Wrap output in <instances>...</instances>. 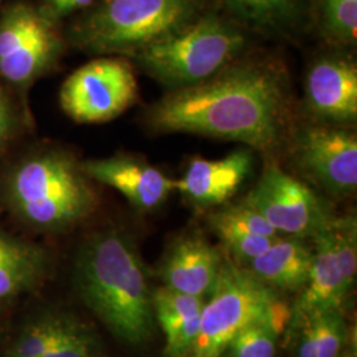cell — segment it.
<instances>
[{
  "instance_id": "5",
  "label": "cell",
  "mask_w": 357,
  "mask_h": 357,
  "mask_svg": "<svg viewBox=\"0 0 357 357\" xmlns=\"http://www.w3.org/2000/svg\"><path fill=\"white\" fill-rule=\"evenodd\" d=\"M245 43L240 26L216 13H203L176 33L128 59L162 85L175 90L215 76L243 52Z\"/></svg>"
},
{
  "instance_id": "12",
  "label": "cell",
  "mask_w": 357,
  "mask_h": 357,
  "mask_svg": "<svg viewBox=\"0 0 357 357\" xmlns=\"http://www.w3.org/2000/svg\"><path fill=\"white\" fill-rule=\"evenodd\" d=\"M305 94L310 113L326 125L342 128L355 125L356 63L343 54L320 57L307 72Z\"/></svg>"
},
{
  "instance_id": "26",
  "label": "cell",
  "mask_w": 357,
  "mask_h": 357,
  "mask_svg": "<svg viewBox=\"0 0 357 357\" xmlns=\"http://www.w3.org/2000/svg\"><path fill=\"white\" fill-rule=\"evenodd\" d=\"M41 357H94V343L86 332L75 327Z\"/></svg>"
},
{
  "instance_id": "1",
  "label": "cell",
  "mask_w": 357,
  "mask_h": 357,
  "mask_svg": "<svg viewBox=\"0 0 357 357\" xmlns=\"http://www.w3.org/2000/svg\"><path fill=\"white\" fill-rule=\"evenodd\" d=\"M287 89L281 72L266 61L227 65L200 84L169 90L149 107L156 132H184L241 142L273 151L282 142Z\"/></svg>"
},
{
  "instance_id": "27",
  "label": "cell",
  "mask_w": 357,
  "mask_h": 357,
  "mask_svg": "<svg viewBox=\"0 0 357 357\" xmlns=\"http://www.w3.org/2000/svg\"><path fill=\"white\" fill-rule=\"evenodd\" d=\"M17 128V118L8 97L0 89V155L7 149Z\"/></svg>"
},
{
  "instance_id": "9",
  "label": "cell",
  "mask_w": 357,
  "mask_h": 357,
  "mask_svg": "<svg viewBox=\"0 0 357 357\" xmlns=\"http://www.w3.org/2000/svg\"><path fill=\"white\" fill-rule=\"evenodd\" d=\"M138 100V82L122 56L100 57L65 79L60 105L79 123H103L125 113Z\"/></svg>"
},
{
  "instance_id": "19",
  "label": "cell",
  "mask_w": 357,
  "mask_h": 357,
  "mask_svg": "<svg viewBox=\"0 0 357 357\" xmlns=\"http://www.w3.org/2000/svg\"><path fill=\"white\" fill-rule=\"evenodd\" d=\"M245 26L265 33H289L301 26L306 0H222Z\"/></svg>"
},
{
  "instance_id": "15",
  "label": "cell",
  "mask_w": 357,
  "mask_h": 357,
  "mask_svg": "<svg viewBox=\"0 0 357 357\" xmlns=\"http://www.w3.org/2000/svg\"><path fill=\"white\" fill-rule=\"evenodd\" d=\"M222 255L197 234L180 237L169 248L162 275L165 286L178 293L208 298L212 293Z\"/></svg>"
},
{
  "instance_id": "21",
  "label": "cell",
  "mask_w": 357,
  "mask_h": 357,
  "mask_svg": "<svg viewBox=\"0 0 357 357\" xmlns=\"http://www.w3.org/2000/svg\"><path fill=\"white\" fill-rule=\"evenodd\" d=\"M281 331L271 320H258L231 339L225 354L228 357H274Z\"/></svg>"
},
{
  "instance_id": "20",
  "label": "cell",
  "mask_w": 357,
  "mask_h": 357,
  "mask_svg": "<svg viewBox=\"0 0 357 357\" xmlns=\"http://www.w3.org/2000/svg\"><path fill=\"white\" fill-rule=\"evenodd\" d=\"M320 26L327 38L343 45L357 40V0H317Z\"/></svg>"
},
{
  "instance_id": "23",
  "label": "cell",
  "mask_w": 357,
  "mask_h": 357,
  "mask_svg": "<svg viewBox=\"0 0 357 357\" xmlns=\"http://www.w3.org/2000/svg\"><path fill=\"white\" fill-rule=\"evenodd\" d=\"M75 327L59 319L44 320L35 324L13 345L11 357H41L59 344Z\"/></svg>"
},
{
  "instance_id": "10",
  "label": "cell",
  "mask_w": 357,
  "mask_h": 357,
  "mask_svg": "<svg viewBox=\"0 0 357 357\" xmlns=\"http://www.w3.org/2000/svg\"><path fill=\"white\" fill-rule=\"evenodd\" d=\"M243 202L278 233L302 238L314 236L333 217L315 192L275 165L265 167Z\"/></svg>"
},
{
  "instance_id": "14",
  "label": "cell",
  "mask_w": 357,
  "mask_h": 357,
  "mask_svg": "<svg viewBox=\"0 0 357 357\" xmlns=\"http://www.w3.org/2000/svg\"><path fill=\"white\" fill-rule=\"evenodd\" d=\"M253 168V156L248 150H237L216 160L195 158L175 190L192 203L213 206L227 203L238 191Z\"/></svg>"
},
{
  "instance_id": "28",
  "label": "cell",
  "mask_w": 357,
  "mask_h": 357,
  "mask_svg": "<svg viewBox=\"0 0 357 357\" xmlns=\"http://www.w3.org/2000/svg\"><path fill=\"white\" fill-rule=\"evenodd\" d=\"M94 0H45L41 7L54 22L69 13L91 7Z\"/></svg>"
},
{
  "instance_id": "31",
  "label": "cell",
  "mask_w": 357,
  "mask_h": 357,
  "mask_svg": "<svg viewBox=\"0 0 357 357\" xmlns=\"http://www.w3.org/2000/svg\"><path fill=\"white\" fill-rule=\"evenodd\" d=\"M0 3H1V0H0Z\"/></svg>"
},
{
  "instance_id": "2",
  "label": "cell",
  "mask_w": 357,
  "mask_h": 357,
  "mask_svg": "<svg viewBox=\"0 0 357 357\" xmlns=\"http://www.w3.org/2000/svg\"><path fill=\"white\" fill-rule=\"evenodd\" d=\"M76 282L86 306L115 337L142 344L153 336V295L128 236L105 230L89 237L77 255Z\"/></svg>"
},
{
  "instance_id": "22",
  "label": "cell",
  "mask_w": 357,
  "mask_h": 357,
  "mask_svg": "<svg viewBox=\"0 0 357 357\" xmlns=\"http://www.w3.org/2000/svg\"><path fill=\"white\" fill-rule=\"evenodd\" d=\"M209 221L215 233L236 231L265 237L280 236V233L268 224L265 217L245 202L220 209L211 216Z\"/></svg>"
},
{
  "instance_id": "18",
  "label": "cell",
  "mask_w": 357,
  "mask_h": 357,
  "mask_svg": "<svg viewBox=\"0 0 357 357\" xmlns=\"http://www.w3.org/2000/svg\"><path fill=\"white\" fill-rule=\"evenodd\" d=\"M45 253L0 229V299L29 289L45 270Z\"/></svg>"
},
{
  "instance_id": "25",
  "label": "cell",
  "mask_w": 357,
  "mask_h": 357,
  "mask_svg": "<svg viewBox=\"0 0 357 357\" xmlns=\"http://www.w3.org/2000/svg\"><path fill=\"white\" fill-rule=\"evenodd\" d=\"M216 234L236 259L246 264H249L255 257L264 253L278 237H265L258 234H246L236 231H218Z\"/></svg>"
},
{
  "instance_id": "6",
  "label": "cell",
  "mask_w": 357,
  "mask_h": 357,
  "mask_svg": "<svg viewBox=\"0 0 357 357\" xmlns=\"http://www.w3.org/2000/svg\"><path fill=\"white\" fill-rule=\"evenodd\" d=\"M204 302L199 333L184 357H222L231 339L246 326L271 320L282 330L290 312L273 287L250 270L224 259L216 284Z\"/></svg>"
},
{
  "instance_id": "7",
  "label": "cell",
  "mask_w": 357,
  "mask_h": 357,
  "mask_svg": "<svg viewBox=\"0 0 357 357\" xmlns=\"http://www.w3.org/2000/svg\"><path fill=\"white\" fill-rule=\"evenodd\" d=\"M312 240V264L303 293L294 307L293 320L318 312L342 311L357 274L355 215L332 217Z\"/></svg>"
},
{
  "instance_id": "16",
  "label": "cell",
  "mask_w": 357,
  "mask_h": 357,
  "mask_svg": "<svg viewBox=\"0 0 357 357\" xmlns=\"http://www.w3.org/2000/svg\"><path fill=\"white\" fill-rule=\"evenodd\" d=\"M312 264V249L302 237H277L268 249L249 262L259 281L281 290L306 286Z\"/></svg>"
},
{
  "instance_id": "30",
  "label": "cell",
  "mask_w": 357,
  "mask_h": 357,
  "mask_svg": "<svg viewBox=\"0 0 357 357\" xmlns=\"http://www.w3.org/2000/svg\"><path fill=\"white\" fill-rule=\"evenodd\" d=\"M340 357H356V355H355V354H352V352H349V354H347V355H344V356Z\"/></svg>"
},
{
  "instance_id": "8",
  "label": "cell",
  "mask_w": 357,
  "mask_h": 357,
  "mask_svg": "<svg viewBox=\"0 0 357 357\" xmlns=\"http://www.w3.org/2000/svg\"><path fill=\"white\" fill-rule=\"evenodd\" d=\"M54 20L26 1L7 7L0 17V77L26 89L51 70L63 52Z\"/></svg>"
},
{
  "instance_id": "24",
  "label": "cell",
  "mask_w": 357,
  "mask_h": 357,
  "mask_svg": "<svg viewBox=\"0 0 357 357\" xmlns=\"http://www.w3.org/2000/svg\"><path fill=\"white\" fill-rule=\"evenodd\" d=\"M307 319L311 323L317 357H340L347 339L342 311L318 312L307 317Z\"/></svg>"
},
{
  "instance_id": "11",
  "label": "cell",
  "mask_w": 357,
  "mask_h": 357,
  "mask_svg": "<svg viewBox=\"0 0 357 357\" xmlns=\"http://www.w3.org/2000/svg\"><path fill=\"white\" fill-rule=\"evenodd\" d=\"M296 166L321 188L335 196L356 191L357 137L347 128L308 125L295 131Z\"/></svg>"
},
{
  "instance_id": "13",
  "label": "cell",
  "mask_w": 357,
  "mask_h": 357,
  "mask_svg": "<svg viewBox=\"0 0 357 357\" xmlns=\"http://www.w3.org/2000/svg\"><path fill=\"white\" fill-rule=\"evenodd\" d=\"M81 167L90 180L121 192L131 204L142 211L159 206L165 203L169 192L175 190V180L132 155L90 159L82 162Z\"/></svg>"
},
{
  "instance_id": "17",
  "label": "cell",
  "mask_w": 357,
  "mask_h": 357,
  "mask_svg": "<svg viewBox=\"0 0 357 357\" xmlns=\"http://www.w3.org/2000/svg\"><path fill=\"white\" fill-rule=\"evenodd\" d=\"M204 299L162 287L153 294V315L166 336L167 357H184L200 327Z\"/></svg>"
},
{
  "instance_id": "3",
  "label": "cell",
  "mask_w": 357,
  "mask_h": 357,
  "mask_svg": "<svg viewBox=\"0 0 357 357\" xmlns=\"http://www.w3.org/2000/svg\"><path fill=\"white\" fill-rule=\"evenodd\" d=\"M15 215L41 230H64L89 216L97 195L81 163L64 151L43 150L20 160L6 180Z\"/></svg>"
},
{
  "instance_id": "29",
  "label": "cell",
  "mask_w": 357,
  "mask_h": 357,
  "mask_svg": "<svg viewBox=\"0 0 357 357\" xmlns=\"http://www.w3.org/2000/svg\"><path fill=\"white\" fill-rule=\"evenodd\" d=\"M293 326L298 331L296 336V357H317L315 343L310 320H294Z\"/></svg>"
},
{
  "instance_id": "4",
  "label": "cell",
  "mask_w": 357,
  "mask_h": 357,
  "mask_svg": "<svg viewBox=\"0 0 357 357\" xmlns=\"http://www.w3.org/2000/svg\"><path fill=\"white\" fill-rule=\"evenodd\" d=\"M206 0H102L70 28L77 48L130 57L191 24Z\"/></svg>"
}]
</instances>
